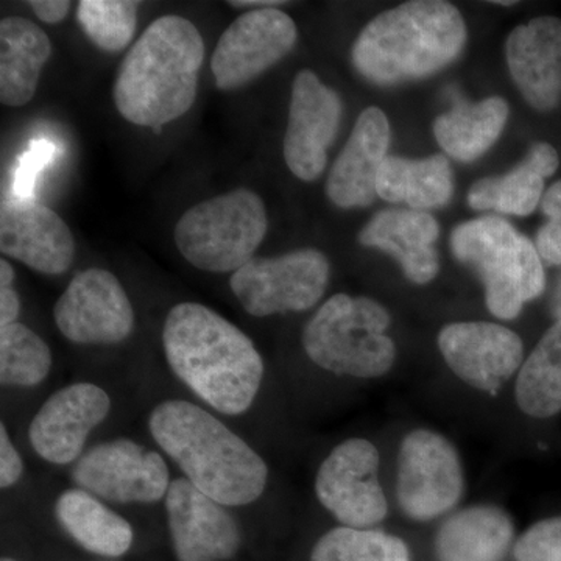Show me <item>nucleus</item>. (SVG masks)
<instances>
[{
    "instance_id": "7c9ffc66",
    "label": "nucleus",
    "mask_w": 561,
    "mask_h": 561,
    "mask_svg": "<svg viewBox=\"0 0 561 561\" xmlns=\"http://www.w3.org/2000/svg\"><path fill=\"white\" fill-rule=\"evenodd\" d=\"M139 2L131 0H81L77 20L99 49L124 50L138 25Z\"/></svg>"
},
{
    "instance_id": "4468645a",
    "label": "nucleus",
    "mask_w": 561,
    "mask_h": 561,
    "mask_svg": "<svg viewBox=\"0 0 561 561\" xmlns=\"http://www.w3.org/2000/svg\"><path fill=\"white\" fill-rule=\"evenodd\" d=\"M113 401L94 382H73L50 394L28 424L27 437L41 460L72 467L87 451L92 432L108 420Z\"/></svg>"
},
{
    "instance_id": "58836bf2",
    "label": "nucleus",
    "mask_w": 561,
    "mask_h": 561,
    "mask_svg": "<svg viewBox=\"0 0 561 561\" xmlns=\"http://www.w3.org/2000/svg\"><path fill=\"white\" fill-rule=\"evenodd\" d=\"M552 313L557 320H561V278L552 297Z\"/></svg>"
},
{
    "instance_id": "e433bc0d",
    "label": "nucleus",
    "mask_w": 561,
    "mask_h": 561,
    "mask_svg": "<svg viewBox=\"0 0 561 561\" xmlns=\"http://www.w3.org/2000/svg\"><path fill=\"white\" fill-rule=\"evenodd\" d=\"M31 7L38 20L54 25L66 20L70 10V2L68 0H33Z\"/></svg>"
},
{
    "instance_id": "ea45409f",
    "label": "nucleus",
    "mask_w": 561,
    "mask_h": 561,
    "mask_svg": "<svg viewBox=\"0 0 561 561\" xmlns=\"http://www.w3.org/2000/svg\"><path fill=\"white\" fill-rule=\"evenodd\" d=\"M494 5H504V7H511L515 2H493Z\"/></svg>"
},
{
    "instance_id": "a878e982",
    "label": "nucleus",
    "mask_w": 561,
    "mask_h": 561,
    "mask_svg": "<svg viewBox=\"0 0 561 561\" xmlns=\"http://www.w3.org/2000/svg\"><path fill=\"white\" fill-rule=\"evenodd\" d=\"M453 99V110L434 122L435 139L454 160H479L504 131L511 113L508 103L502 98L467 102L457 92H454Z\"/></svg>"
},
{
    "instance_id": "cd10ccee",
    "label": "nucleus",
    "mask_w": 561,
    "mask_h": 561,
    "mask_svg": "<svg viewBox=\"0 0 561 561\" xmlns=\"http://www.w3.org/2000/svg\"><path fill=\"white\" fill-rule=\"evenodd\" d=\"M516 404L531 419L561 412V320L549 328L519 370Z\"/></svg>"
},
{
    "instance_id": "c756f323",
    "label": "nucleus",
    "mask_w": 561,
    "mask_h": 561,
    "mask_svg": "<svg viewBox=\"0 0 561 561\" xmlns=\"http://www.w3.org/2000/svg\"><path fill=\"white\" fill-rule=\"evenodd\" d=\"M311 561H411L408 546L381 530L335 527L313 546Z\"/></svg>"
},
{
    "instance_id": "20e7f679",
    "label": "nucleus",
    "mask_w": 561,
    "mask_h": 561,
    "mask_svg": "<svg viewBox=\"0 0 561 561\" xmlns=\"http://www.w3.org/2000/svg\"><path fill=\"white\" fill-rule=\"evenodd\" d=\"M463 16L443 0H413L383 11L353 46V65L378 87L426 79L456 61L467 44Z\"/></svg>"
},
{
    "instance_id": "f704fd0d",
    "label": "nucleus",
    "mask_w": 561,
    "mask_h": 561,
    "mask_svg": "<svg viewBox=\"0 0 561 561\" xmlns=\"http://www.w3.org/2000/svg\"><path fill=\"white\" fill-rule=\"evenodd\" d=\"M24 460L16 445L11 440L7 424L0 423V486L2 490H10L21 482L24 476Z\"/></svg>"
},
{
    "instance_id": "dca6fc26",
    "label": "nucleus",
    "mask_w": 561,
    "mask_h": 561,
    "mask_svg": "<svg viewBox=\"0 0 561 561\" xmlns=\"http://www.w3.org/2000/svg\"><path fill=\"white\" fill-rule=\"evenodd\" d=\"M342 99L305 69L291 83L289 124L283 151L287 168L297 179L316 181L328 162V149L341 128Z\"/></svg>"
},
{
    "instance_id": "b1692460",
    "label": "nucleus",
    "mask_w": 561,
    "mask_h": 561,
    "mask_svg": "<svg viewBox=\"0 0 561 561\" xmlns=\"http://www.w3.org/2000/svg\"><path fill=\"white\" fill-rule=\"evenodd\" d=\"M51 43L47 33L25 18L0 21V102L5 106L27 105L38 90L41 72L49 61Z\"/></svg>"
},
{
    "instance_id": "39448f33",
    "label": "nucleus",
    "mask_w": 561,
    "mask_h": 561,
    "mask_svg": "<svg viewBox=\"0 0 561 561\" xmlns=\"http://www.w3.org/2000/svg\"><path fill=\"white\" fill-rule=\"evenodd\" d=\"M390 316L368 297L337 294L320 306L302 331L309 360L335 376L381 378L397 360V345L387 335Z\"/></svg>"
},
{
    "instance_id": "423d86ee",
    "label": "nucleus",
    "mask_w": 561,
    "mask_h": 561,
    "mask_svg": "<svg viewBox=\"0 0 561 561\" xmlns=\"http://www.w3.org/2000/svg\"><path fill=\"white\" fill-rule=\"evenodd\" d=\"M451 249L481 278L489 311L497 319H516L545 290L537 247L507 220L486 216L465 221L453 231Z\"/></svg>"
},
{
    "instance_id": "393cba45",
    "label": "nucleus",
    "mask_w": 561,
    "mask_h": 561,
    "mask_svg": "<svg viewBox=\"0 0 561 561\" xmlns=\"http://www.w3.org/2000/svg\"><path fill=\"white\" fill-rule=\"evenodd\" d=\"M515 535L511 515L496 505H472L446 519L435 538L438 561H500Z\"/></svg>"
},
{
    "instance_id": "a19ab883",
    "label": "nucleus",
    "mask_w": 561,
    "mask_h": 561,
    "mask_svg": "<svg viewBox=\"0 0 561 561\" xmlns=\"http://www.w3.org/2000/svg\"><path fill=\"white\" fill-rule=\"evenodd\" d=\"M0 561H20V560L13 559V557H2V560H0Z\"/></svg>"
},
{
    "instance_id": "7ed1b4c3",
    "label": "nucleus",
    "mask_w": 561,
    "mask_h": 561,
    "mask_svg": "<svg viewBox=\"0 0 561 561\" xmlns=\"http://www.w3.org/2000/svg\"><path fill=\"white\" fill-rule=\"evenodd\" d=\"M205 60L202 33L186 18L161 16L151 22L125 55L113 98L124 119L157 128L180 119L197 98Z\"/></svg>"
},
{
    "instance_id": "aec40b11",
    "label": "nucleus",
    "mask_w": 561,
    "mask_h": 561,
    "mask_svg": "<svg viewBox=\"0 0 561 561\" xmlns=\"http://www.w3.org/2000/svg\"><path fill=\"white\" fill-rule=\"evenodd\" d=\"M505 58L523 98L538 111L561 102V20L535 18L513 28L505 43Z\"/></svg>"
},
{
    "instance_id": "412c9836",
    "label": "nucleus",
    "mask_w": 561,
    "mask_h": 561,
    "mask_svg": "<svg viewBox=\"0 0 561 561\" xmlns=\"http://www.w3.org/2000/svg\"><path fill=\"white\" fill-rule=\"evenodd\" d=\"M440 234L438 221L415 209H386L360 231V245L378 249L400 262L405 278L413 284H430L440 271L435 250Z\"/></svg>"
},
{
    "instance_id": "0eeeda50",
    "label": "nucleus",
    "mask_w": 561,
    "mask_h": 561,
    "mask_svg": "<svg viewBox=\"0 0 561 561\" xmlns=\"http://www.w3.org/2000/svg\"><path fill=\"white\" fill-rule=\"evenodd\" d=\"M267 228L264 202L242 187L191 206L173 238L181 256L198 271L234 273L253 260Z\"/></svg>"
},
{
    "instance_id": "f03ea898",
    "label": "nucleus",
    "mask_w": 561,
    "mask_h": 561,
    "mask_svg": "<svg viewBox=\"0 0 561 561\" xmlns=\"http://www.w3.org/2000/svg\"><path fill=\"white\" fill-rule=\"evenodd\" d=\"M147 427L181 478L225 507L253 504L267 489L261 454L208 408L169 398L151 409Z\"/></svg>"
},
{
    "instance_id": "9b49d317",
    "label": "nucleus",
    "mask_w": 561,
    "mask_h": 561,
    "mask_svg": "<svg viewBox=\"0 0 561 561\" xmlns=\"http://www.w3.org/2000/svg\"><path fill=\"white\" fill-rule=\"evenodd\" d=\"M379 451L370 440L339 443L316 474V496L321 507L343 527L371 529L386 519L389 502L379 483Z\"/></svg>"
},
{
    "instance_id": "72a5a7b5",
    "label": "nucleus",
    "mask_w": 561,
    "mask_h": 561,
    "mask_svg": "<svg viewBox=\"0 0 561 561\" xmlns=\"http://www.w3.org/2000/svg\"><path fill=\"white\" fill-rule=\"evenodd\" d=\"M57 153V147L49 140L33 144L27 153L22 154L14 175V198L32 201L36 179L46 165H49Z\"/></svg>"
},
{
    "instance_id": "5701e85b",
    "label": "nucleus",
    "mask_w": 561,
    "mask_h": 561,
    "mask_svg": "<svg viewBox=\"0 0 561 561\" xmlns=\"http://www.w3.org/2000/svg\"><path fill=\"white\" fill-rule=\"evenodd\" d=\"M560 158L551 144L537 142L511 172L479 180L468 192L472 209L530 216L545 195V180L559 169Z\"/></svg>"
},
{
    "instance_id": "2f4dec72",
    "label": "nucleus",
    "mask_w": 561,
    "mask_h": 561,
    "mask_svg": "<svg viewBox=\"0 0 561 561\" xmlns=\"http://www.w3.org/2000/svg\"><path fill=\"white\" fill-rule=\"evenodd\" d=\"M516 561H561V516L534 524L515 546Z\"/></svg>"
},
{
    "instance_id": "f3484780",
    "label": "nucleus",
    "mask_w": 561,
    "mask_h": 561,
    "mask_svg": "<svg viewBox=\"0 0 561 561\" xmlns=\"http://www.w3.org/2000/svg\"><path fill=\"white\" fill-rule=\"evenodd\" d=\"M437 342L454 375L485 393H500L523 364L524 345L519 335L489 321L448 324Z\"/></svg>"
},
{
    "instance_id": "6ab92c4d",
    "label": "nucleus",
    "mask_w": 561,
    "mask_h": 561,
    "mask_svg": "<svg viewBox=\"0 0 561 561\" xmlns=\"http://www.w3.org/2000/svg\"><path fill=\"white\" fill-rule=\"evenodd\" d=\"M390 124L382 110L362 111L327 183L328 198L342 209L365 208L378 197V176L389 157Z\"/></svg>"
},
{
    "instance_id": "bb28decb",
    "label": "nucleus",
    "mask_w": 561,
    "mask_h": 561,
    "mask_svg": "<svg viewBox=\"0 0 561 561\" xmlns=\"http://www.w3.org/2000/svg\"><path fill=\"white\" fill-rule=\"evenodd\" d=\"M454 194L451 165L445 154L408 160L387 157L378 176V197L405 203L412 209H435L448 205Z\"/></svg>"
},
{
    "instance_id": "c9c22d12",
    "label": "nucleus",
    "mask_w": 561,
    "mask_h": 561,
    "mask_svg": "<svg viewBox=\"0 0 561 561\" xmlns=\"http://www.w3.org/2000/svg\"><path fill=\"white\" fill-rule=\"evenodd\" d=\"M14 280H16V273L13 265L7 261V257H2L0 260V327L20 321L21 297L14 289Z\"/></svg>"
},
{
    "instance_id": "6e6552de",
    "label": "nucleus",
    "mask_w": 561,
    "mask_h": 561,
    "mask_svg": "<svg viewBox=\"0 0 561 561\" xmlns=\"http://www.w3.org/2000/svg\"><path fill=\"white\" fill-rule=\"evenodd\" d=\"M330 276L328 257L319 250L302 249L276 257L254 256L232 273L230 287L243 311L264 319L309 311L323 298Z\"/></svg>"
},
{
    "instance_id": "f8f14e48",
    "label": "nucleus",
    "mask_w": 561,
    "mask_h": 561,
    "mask_svg": "<svg viewBox=\"0 0 561 561\" xmlns=\"http://www.w3.org/2000/svg\"><path fill=\"white\" fill-rule=\"evenodd\" d=\"M66 341L76 345H117L135 331V309L124 286L105 268L77 273L54 306Z\"/></svg>"
},
{
    "instance_id": "9d476101",
    "label": "nucleus",
    "mask_w": 561,
    "mask_h": 561,
    "mask_svg": "<svg viewBox=\"0 0 561 561\" xmlns=\"http://www.w3.org/2000/svg\"><path fill=\"white\" fill-rule=\"evenodd\" d=\"M465 491L459 453L434 431L416 430L402 438L398 453L397 494L402 513L431 522L459 504Z\"/></svg>"
},
{
    "instance_id": "473e14b6",
    "label": "nucleus",
    "mask_w": 561,
    "mask_h": 561,
    "mask_svg": "<svg viewBox=\"0 0 561 561\" xmlns=\"http://www.w3.org/2000/svg\"><path fill=\"white\" fill-rule=\"evenodd\" d=\"M540 206L548 221L538 231L535 247L542 261L561 265V180L545 192Z\"/></svg>"
},
{
    "instance_id": "f257e3e1",
    "label": "nucleus",
    "mask_w": 561,
    "mask_h": 561,
    "mask_svg": "<svg viewBox=\"0 0 561 561\" xmlns=\"http://www.w3.org/2000/svg\"><path fill=\"white\" fill-rule=\"evenodd\" d=\"M162 350L175 378L217 415L241 416L260 397L265 376L260 351L208 306H173L162 328Z\"/></svg>"
},
{
    "instance_id": "2eb2a0df",
    "label": "nucleus",
    "mask_w": 561,
    "mask_h": 561,
    "mask_svg": "<svg viewBox=\"0 0 561 561\" xmlns=\"http://www.w3.org/2000/svg\"><path fill=\"white\" fill-rule=\"evenodd\" d=\"M162 502L176 560L230 561L241 551L242 529L230 508L186 479H173Z\"/></svg>"
},
{
    "instance_id": "4c0bfd02",
    "label": "nucleus",
    "mask_w": 561,
    "mask_h": 561,
    "mask_svg": "<svg viewBox=\"0 0 561 561\" xmlns=\"http://www.w3.org/2000/svg\"><path fill=\"white\" fill-rule=\"evenodd\" d=\"M279 0H241V2H238V0H232L230 2L231 7H234V9H250V7H254V10L257 9H271L273 5H280Z\"/></svg>"
},
{
    "instance_id": "a211bd4d",
    "label": "nucleus",
    "mask_w": 561,
    "mask_h": 561,
    "mask_svg": "<svg viewBox=\"0 0 561 561\" xmlns=\"http://www.w3.org/2000/svg\"><path fill=\"white\" fill-rule=\"evenodd\" d=\"M76 239L55 210L11 198L0 210V251L43 275H62L76 260Z\"/></svg>"
},
{
    "instance_id": "ddd939ff",
    "label": "nucleus",
    "mask_w": 561,
    "mask_h": 561,
    "mask_svg": "<svg viewBox=\"0 0 561 561\" xmlns=\"http://www.w3.org/2000/svg\"><path fill=\"white\" fill-rule=\"evenodd\" d=\"M289 14L278 9L247 11L219 38L210 57V72L221 91H234L256 80L283 60L297 43Z\"/></svg>"
},
{
    "instance_id": "1a4fd4ad",
    "label": "nucleus",
    "mask_w": 561,
    "mask_h": 561,
    "mask_svg": "<svg viewBox=\"0 0 561 561\" xmlns=\"http://www.w3.org/2000/svg\"><path fill=\"white\" fill-rule=\"evenodd\" d=\"M70 479L110 505L157 504L173 481L164 454L127 437L88 448L70 467Z\"/></svg>"
},
{
    "instance_id": "4be33fe9",
    "label": "nucleus",
    "mask_w": 561,
    "mask_h": 561,
    "mask_svg": "<svg viewBox=\"0 0 561 561\" xmlns=\"http://www.w3.org/2000/svg\"><path fill=\"white\" fill-rule=\"evenodd\" d=\"M54 516L70 540L92 556L121 559L135 545L131 523L108 502L79 486H70L58 494Z\"/></svg>"
},
{
    "instance_id": "c85d7f7f",
    "label": "nucleus",
    "mask_w": 561,
    "mask_h": 561,
    "mask_svg": "<svg viewBox=\"0 0 561 561\" xmlns=\"http://www.w3.org/2000/svg\"><path fill=\"white\" fill-rule=\"evenodd\" d=\"M54 354L24 323L0 327V382L7 389H35L49 378Z\"/></svg>"
}]
</instances>
